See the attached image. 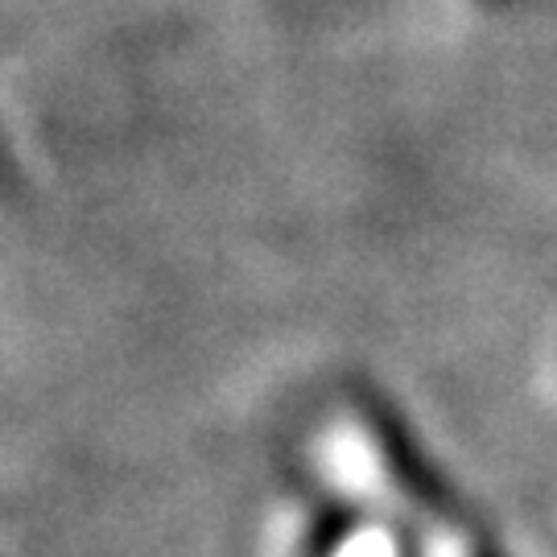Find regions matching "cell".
I'll list each match as a JSON object with an SVG mask.
<instances>
[{
    "label": "cell",
    "instance_id": "obj_1",
    "mask_svg": "<svg viewBox=\"0 0 557 557\" xmlns=\"http://www.w3.org/2000/svg\"><path fill=\"white\" fill-rule=\"evenodd\" d=\"M322 462H326V479L343 496H351L359 508H372L376 517L400 524L413 541L418 557H475L471 541L458 524H450L438 508H425L421 496H413L400 483V475H393L388 455L380 450L376 434L363 421H338L326 434Z\"/></svg>",
    "mask_w": 557,
    "mask_h": 557
}]
</instances>
